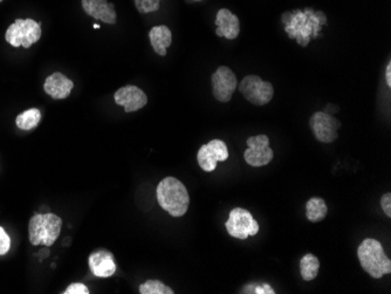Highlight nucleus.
<instances>
[{
    "mask_svg": "<svg viewBox=\"0 0 391 294\" xmlns=\"http://www.w3.org/2000/svg\"><path fill=\"white\" fill-rule=\"evenodd\" d=\"M160 207L172 217H182L189 209L190 197L188 189L179 179L165 177L156 189Z\"/></svg>",
    "mask_w": 391,
    "mask_h": 294,
    "instance_id": "1",
    "label": "nucleus"
},
{
    "mask_svg": "<svg viewBox=\"0 0 391 294\" xmlns=\"http://www.w3.org/2000/svg\"><path fill=\"white\" fill-rule=\"evenodd\" d=\"M361 267L374 279H380L391 272V260L387 257L378 239L367 238L357 249Z\"/></svg>",
    "mask_w": 391,
    "mask_h": 294,
    "instance_id": "2",
    "label": "nucleus"
},
{
    "mask_svg": "<svg viewBox=\"0 0 391 294\" xmlns=\"http://www.w3.org/2000/svg\"><path fill=\"white\" fill-rule=\"evenodd\" d=\"M63 228V219L54 214H37L28 224V236L32 245L52 246Z\"/></svg>",
    "mask_w": 391,
    "mask_h": 294,
    "instance_id": "3",
    "label": "nucleus"
},
{
    "mask_svg": "<svg viewBox=\"0 0 391 294\" xmlns=\"http://www.w3.org/2000/svg\"><path fill=\"white\" fill-rule=\"evenodd\" d=\"M41 38V24L33 19H17L7 28L5 39L13 47L30 49Z\"/></svg>",
    "mask_w": 391,
    "mask_h": 294,
    "instance_id": "4",
    "label": "nucleus"
},
{
    "mask_svg": "<svg viewBox=\"0 0 391 294\" xmlns=\"http://www.w3.org/2000/svg\"><path fill=\"white\" fill-rule=\"evenodd\" d=\"M239 91L252 105L265 106L272 101L274 88L271 82L262 80L258 75H248L241 81Z\"/></svg>",
    "mask_w": 391,
    "mask_h": 294,
    "instance_id": "5",
    "label": "nucleus"
},
{
    "mask_svg": "<svg viewBox=\"0 0 391 294\" xmlns=\"http://www.w3.org/2000/svg\"><path fill=\"white\" fill-rule=\"evenodd\" d=\"M225 228L231 237L241 241L248 239L250 236H255L259 232L258 222L244 207H234L233 210H231Z\"/></svg>",
    "mask_w": 391,
    "mask_h": 294,
    "instance_id": "6",
    "label": "nucleus"
},
{
    "mask_svg": "<svg viewBox=\"0 0 391 294\" xmlns=\"http://www.w3.org/2000/svg\"><path fill=\"white\" fill-rule=\"evenodd\" d=\"M309 127L319 142L333 143L339 137L338 130L341 127V122L328 113L316 112L309 119Z\"/></svg>",
    "mask_w": 391,
    "mask_h": 294,
    "instance_id": "7",
    "label": "nucleus"
},
{
    "mask_svg": "<svg viewBox=\"0 0 391 294\" xmlns=\"http://www.w3.org/2000/svg\"><path fill=\"white\" fill-rule=\"evenodd\" d=\"M246 143L248 148L244 151V158L248 165L264 167L272 161L274 154L272 148L269 147V136L260 134L257 136L248 137Z\"/></svg>",
    "mask_w": 391,
    "mask_h": 294,
    "instance_id": "8",
    "label": "nucleus"
},
{
    "mask_svg": "<svg viewBox=\"0 0 391 294\" xmlns=\"http://www.w3.org/2000/svg\"><path fill=\"white\" fill-rule=\"evenodd\" d=\"M229 158V149L224 141L212 140L203 144L197 154V161L200 168L206 172L216 170L218 162H225Z\"/></svg>",
    "mask_w": 391,
    "mask_h": 294,
    "instance_id": "9",
    "label": "nucleus"
},
{
    "mask_svg": "<svg viewBox=\"0 0 391 294\" xmlns=\"http://www.w3.org/2000/svg\"><path fill=\"white\" fill-rule=\"evenodd\" d=\"M213 96L220 102H229L232 98L234 91L238 87V80L236 74L226 66H220L212 74Z\"/></svg>",
    "mask_w": 391,
    "mask_h": 294,
    "instance_id": "10",
    "label": "nucleus"
},
{
    "mask_svg": "<svg viewBox=\"0 0 391 294\" xmlns=\"http://www.w3.org/2000/svg\"><path fill=\"white\" fill-rule=\"evenodd\" d=\"M116 105L122 106L126 113L136 112L147 105L148 96L136 86H126L120 88L114 94Z\"/></svg>",
    "mask_w": 391,
    "mask_h": 294,
    "instance_id": "11",
    "label": "nucleus"
},
{
    "mask_svg": "<svg viewBox=\"0 0 391 294\" xmlns=\"http://www.w3.org/2000/svg\"><path fill=\"white\" fill-rule=\"evenodd\" d=\"M91 274L98 278H109L115 274L116 265L114 256L108 250H98L89 256L88 260Z\"/></svg>",
    "mask_w": 391,
    "mask_h": 294,
    "instance_id": "12",
    "label": "nucleus"
},
{
    "mask_svg": "<svg viewBox=\"0 0 391 294\" xmlns=\"http://www.w3.org/2000/svg\"><path fill=\"white\" fill-rule=\"evenodd\" d=\"M81 4L89 17L105 24H116L115 6L114 4L108 3V0H81Z\"/></svg>",
    "mask_w": 391,
    "mask_h": 294,
    "instance_id": "13",
    "label": "nucleus"
},
{
    "mask_svg": "<svg viewBox=\"0 0 391 294\" xmlns=\"http://www.w3.org/2000/svg\"><path fill=\"white\" fill-rule=\"evenodd\" d=\"M216 34L227 40H234L241 33V21L236 14L227 8L218 11L216 15Z\"/></svg>",
    "mask_w": 391,
    "mask_h": 294,
    "instance_id": "14",
    "label": "nucleus"
},
{
    "mask_svg": "<svg viewBox=\"0 0 391 294\" xmlns=\"http://www.w3.org/2000/svg\"><path fill=\"white\" fill-rule=\"evenodd\" d=\"M73 87V81L65 77L63 73L56 72L46 79L44 91L54 100H63L70 96Z\"/></svg>",
    "mask_w": 391,
    "mask_h": 294,
    "instance_id": "15",
    "label": "nucleus"
},
{
    "mask_svg": "<svg viewBox=\"0 0 391 294\" xmlns=\"http://www.w3.org/2000/svg\"><path fill=\"white\" fill-rule=\"evenodd\" d=\"M149 39L153 49L158 56H167V49L170 47L172 42V31L169 30L168 26L160 25L151 28L149 32Z\"/></svg>",
    "mask_w": 391,
    "mask_h": 294,
    "instance_id": "16",
    "label": "nucleus"
},
{
    "mask_svg": "<svg viewBox=\"0 0 391 294\" xmlns=\"http://www.w3.org/2000/svg\"><path fill=\"white\" fill-rule=\"evenodd\" d=\"M328 214V207L325 200L320 197H313L306 204V217L308 221L319 223L323 221Z\"/></svg>",
    "mask_w": 391,
    "mask_h": 294,
    "instance_id": "17",
    "label": "nucleus"
},
{
    "mask_svg": "<svg viewBox=\"0 0 391 294\" xmlns=\"http://www.w3.org/2000/svg\"><path fill=\"white\" fill-rule=\"evenodd\" d=\"M319 269H320V262L318 257L307 253L301 258L300 274L304 281H311L318 277Z\"/></svg>",
    "mask_w": 391,
    "mask_h": 294,
    "instance_id": "18",
    "label": "nucleus"
},
{
    "mask_svg": "<svg viewBox=\"0 0 391 294\" xmlns=\"http://www.w3.org/2000/svg\"><path fill=\"white\" fill-rule=\"evenodd\" d=\"M41 120V113L37 108L28 109L26 112L21 113L17 116L15 123L21 130H32L38 127Z\"/></svg>",
    "mask_w": 391,
    "mask_h": 294,
    "instance_id": "19",
    "label": "nucleus"
},
{
    "mask_svg": "<svg viewBox=\"0 0 391 294\" xmlns=\"http://www.w3.org/2000/svg\"><path fill=\"white\" fill-rule=\"evenodd\" d=\"M141 294H174L172 288L165 286L160 281H148L140 286Z\"/></svg>",
    "mask_w": 391,
    "mask_h": 294,
    "instance_id": "20",
    "label": "nucleus"
},
{
    "mask_svg": "<svg viewBox=\"0 0 391 294\" xmlns=\"http://www.w3.org/2000/svg\"><path fill=\"white\" fill-rule=\"evenodd\" d=\"M161 0H135V5L140 13H151L160 10Z\"/></svg>",
    "mask_w": 391,
    "mask_h": 294,
    "instance_id": "21",
    "label": "nucleus"
},
{
    "mask_svg": "<svg viewBox=\"0 0 391 294\" xmlns=\"http://www.w3.org/2000/svg\"><path fill=\"white\" fill-rule=\"evenodd\" d=\"M11 249L10 236L7 235L5 230L0 226V256L6 255Z\"/></svg>",
    "mask_w": 391,
    "mask_h": 294,
    "instance_id": "22",
    "label": "nucleus"
},
{
    "mask_svg": "<svg viewBox=\"0 0 391 294\" xmlns=\"http://www.w3.org/2000/svg\"><path fill=\"white\" fill-rule=\"evenodd\" d=\"M65 294H89V290H88L87 286L84 284H80V283H74V284L70 285L68 288H66V291L63 292Z\"/></svg>",
    "mask_w": 391,
    "mask_h": 294,
    "instance_id": "23",
    "label": "nucleus"
},
{
    "mask_svg": "<svg viewBox=\"0 0 391 294\" xmlns=\"http://www.w3.org/2000/svg\"><path fill=\"white\" fill-rule=\"evenodd\" d=\"M381 207L383 212H385L388 217H391V193H387L382 196L381 198Z\"/></svg>",
    "mask_w": 391,
    "mask_h": 294,
    "instance_id": "24",
    "label": "nucleus"
},
{
    "mask_svg": "<svg viewBox=\"0 0 391 294\" xmlns=\"http://www.w3.org/2000/svg\"><path fill=\"white\" fill-rule=\"evenodd\" d=\"M385 82L388 84V87H391V61L385 67Z\"/></svg>",
    "mask_w": 391,
    "mask_h": 294,
    "instance_id": "25",
    "label": "nucleus"
},
{
    "mask_svg": "<svg viewBox=\"0 0 391 294\" xmlns=\"http://www.w3.org/2000/svg\"><path fill=\"white\" fill-rule=\"evenodd\" d=\"M262 288H264V290H265V293L266 294H274L276 293V292H274V290H273L272 288H271V286H269V285L267 284H264L262 285Z\"/></svg>",
    "mask_w": 391,
    "mask_h": 294,
    "instance_id": "26",
    "label": "nucleus"
},
{
    "mask_svg": "<svg viewBox=\"0 0 391 294\" xmlns=\"http://www.w3.org/2000/svg\"><path fill=\"white\" fill-rule=\"evenodd\" d=\"M253 293L266 294L265 290H264V288H262V286H257V288H255V292H253Z\"/></svg>",
    "mask_w": 391,
    "mask_h": 294,
    "instance_id": "27",
    "label": "nucleus"
},
{
    "mask_svg": "<svg viewBox=\"0 0 391 294\" xmlns=\"http://www.w3.org/2000/svg\"><path fill=\"white\" fill-rule=\"evenodd\" d=\"M94 28H96V30H98V28H100V25L95 24L94 25Z\"/></svg>",
    "mask_w": 391,
    "mask_h": 294,
    "instance_id": "28",
    "label": "nucleus"
},
{
    "mask_svg": "<svg viewBox=\"0 0 391 294\" xmlns=\"http://www.w3.org/2000/svg\"><path fill=\"white\" fill-rule=\"evenodd\" d=\"M196 1H200V0H196Z\"/></svg>",
    "mask_w": 391,
    "mask_h": 294,
    "instance_id": "29",
    "label": "nucleus"
},
{
    "mask_svg": "<svg viewBox=\"0 0 391 294\" xmlns=\"http://www.w3.org/2000/svg\"><path fill=\"white\" fill-rule=\"evenodd\" d=\"M1 1H3V0H0V3H1Z\"/></svg>",
    "mask_w": 391,
    "mask_h": 294,
    "instance_id": "30",
    "label": "nucleus"
}]
</instances>
